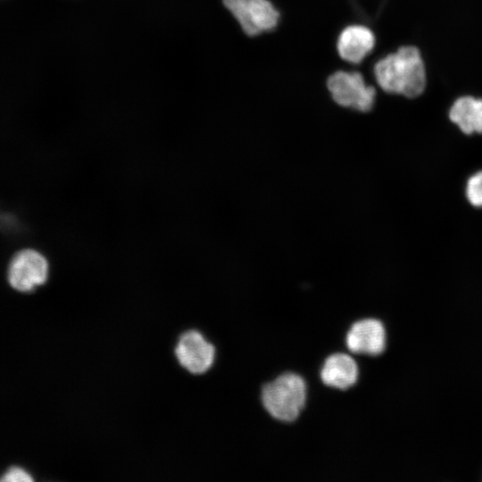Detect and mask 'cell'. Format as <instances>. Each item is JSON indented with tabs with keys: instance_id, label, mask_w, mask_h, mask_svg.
<instances>
[{
	"instance_id": "1",
	"label": "cell",
	"mask_w": 482,
	"mask_h": 482,
	"mask_svg": "<svg viewBox=\"0 0 482 482\" xmlns=\"http://www.w3.org/2000/svg\"><path fill=\"white\" fill-rule=\"evenodd\" d=\"M309 394L307 379L298 372L287 370L262 386L260 402L271 419L292 424L306 409Z\"/></svg>"
},
{
	"instance_id": "2",
	"label": "cell",
	"mask_w": 482,
	"mask_h": 482,
	"mask_svg": "<svg viewBox=\"0 0 482 482\" xmlns=\"http://www.w3.org/2000/svg\"><path fill=\"white\" fill-rule=\"evenodd\" d=\"M380 87L388 93L417 96L426 85V72L419 50L403 46L380 59L374 66Z\"/></svg>"
},
{
	"instance_id": "3",
	"label": "cell",
	"mask_w": 482,
	"mask_h": 482,
	"mask_svg": "<svg viewBox=\"0 0 482 482\" xmlns=\"http://www.w3.org/2000/svg\"><path fill=\"white\" fill-rule=\"evenodd\" d=\"M327 85L334 102L342 107L367 112L374 104L375 88L366 84L360 72L336 71L328 77Z\"/></svg>"
},
{
	"instance_id": "4",
	"label": "cell",
	"mask_w": 482,
	"mask_h": 482,
	"mask_svg": "<svg viewBox=\"0 0 482 482\" xmlns=\"http://www.w3.org/2000/svg\"><path fill=\"white\" fill-rule=\"evenodd\" d=\"M223 4L248 36L270 31L278 23V11L269 0H223Z\"/></svg>"
},
{
	"instance_id": "5",
	"label": "cell",
	"mask_w": 482,
	"mask_h": 482,
	"mask_svg": "<svg viewBox=\"0 0 482 482\" xmlns=\"http://www.w3.org/2000/svg\"><path fill=\"white\" fill-rule=\"evenodd\" d=\"M175 355L180 366L189 373L201 375L214 366L216 346L199 330L188 329L179 336Z\"/></svg>"
},
{
	"instance_id": "6",
	"label": "cell",
	"mask_w": 482,
	"mask_h": 482,
	"mask_svg": "<svg viewBox=\"0 0 482 482\" xmlns=\"http://www.w3.org/2000/svg\"><path fill=\"white\" fill-rule=\"evenodd\" d=\"M48 263L46 258L32 249H24L12 258L7 270L11 287L21 292H29L46 282Z\"/></svg>"
},
{
	"instance_id": "7",
	"label": "cell",
	"mask_w": 482,
	"mask_h": 482,
	"mask_svg": "<svg viewBox=\"0 0 482 482\" xmlns=\"http://www.w3.org/2000/svg\"><path fill=\"white\" fill-rule=\"evenodd\" d=\"M386 345L383 323L375 318L361 319L351 324L345 336V348L353 354L378 356Z\"/></svg>"
},
{
	"instance_id": "8",
	"label": "cell",
	"mask_w": 482,
	"mask_h": 482,
	"mask_svg": "<svg viewBox=\"0 0 482 482\" xmlns=\"http://www.w3.org/2000/svg\"><path fill=\"white\" fill-rule=\"evenodd\" d=\"M359 366L350 354L338 351L323 361L319 376L320 383L332 390L345 392L354 386L359 379Z\"/></svg>"
},
{
	"instance_id": "9",
	"label": "cell",
	"mask_w": 482,
	"mask_h": 482,
	"mask_svg": "<svg viewBox=\"0 0 482 482\" xmlns=\"http://www.w3.org/2000/svg\"><path fill=\"white\" fill-rule=\"evenodd\" d=\"M375 37L362 25H351L339 34L337 49L339 56L351 63L361 62L373 49Z\"/></svg>"
},
{
	"instance_id": "10",
	"label": "cell",
	"mask_w": 482,
	"mask_h": 482,
	"mask_svg": "<svg viewBox=\"0 0 482 482\" xmlns=\"http://www.w3.org/2000/svg\"><path fill=\"white\" fill-rule=\"evenodd\" d=\"M449 115L464 133L482 132V99L460 97L451 107Z\"/></svg>"
},
{
	"instance_id": "11",
	"label": "cell",
	"mask_w": 482,
	"mask_h": 482,
	"mask_svg": "<svg viewBox=\"0 0 482 482\" xmlns=\"http://www.w3.org/2000/svg\"><path fill=\"white\" fill-rule=\"evenodd\" d=\"M466 195L471 204L482 207V171L472 175L466 187Z\"/></svg>"
},
{
	"instance_id": "12",
	"label": "cell",
	"mask_w": 482,
	"mask_h": 482,
	"mask_svg": "<svg viewBox=\"0 0 482 482\" xmlns=\"http://www.w3.org/2000/svg\"><path fill=\"white\" fill-rule=\"evenodd\" d=\"M1 481H7V482H30L32 481V478H30L29 474L27 473L24 470L19 467H11L9 470H6V472L4 474L3 478H1Z\"/></svg>"
}]
</instances>
